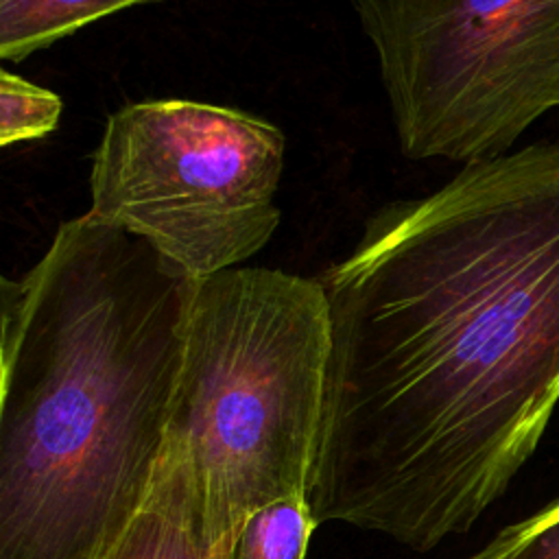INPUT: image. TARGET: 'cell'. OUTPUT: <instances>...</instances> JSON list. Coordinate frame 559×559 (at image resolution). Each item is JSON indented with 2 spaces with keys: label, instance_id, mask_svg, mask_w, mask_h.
<instances>
[{
  "label": "cell",
  "instance_id": "1",
  "mask_svg": "<svg viewBox=\"0 0 559 559\" xmlns=\"http://www.w3.org/2000/svg\"><path fill=\"white\" fill-rule=\"evenodd\" d=\"M319 280L310 513L430 550L507 491L559 402V138L380 207Z\"/></svg>",
  "mask_w": 559,
  "mask_h": 559
},
{
  "label": "cell",
  "instance_id": "2",
  "mask_svg": "<svg viewBox=\"0 0 559 559\" xmlns=\"http://www.w3.org/2000/svg\"><path fill=\"white\" fill-rule=\"evenodd\" d=\"M197 280L90 212L0 282V559H103L148 496Z\"/></svg>",
  "mask_w": 559,
  "mask_h": 559
},
{
  "label": "cell",
  "instance_id": "3",
  "mask_svg": "<svg viewBox=\"0 0 559 559\" xmlns=\"http://www.w3.org/2000/svg\"><path fill=\"white\" fill-rule=\"evenodd\" d=\"M330 362L319 277L234 266L197 280L162 456L188 485L203 544L306 498Z\"/></svg>",
  "mask_w": 559,
  "mask_h": 559
},
{
  "label": "cell",
  "instance_id": "4",
  "mask_svg": "<svg viewBox=\"0 0 559 559\" xmlns=\"http://www.w3.org/2000/svg\"><path fill=\"white\" fill-rule=\"evenodd\" d=\"M284 148L275 124L231 107L127 103L92 155L87 212L203 280L240 266L280 227Z\"/></svg>",
  "mask_w": 559,
  "mask_h": 559
},
{
  "label": "cell",
  "instance_id": "5",
  "mask_svg": "<svg viewBox=\"0 0 559 559\" xmlns=\"http://www.w3.org/2000/svg\"><path fill=\"white\" fill-rule=\"evenodd\" d=\"M402 155H504L559 109V0H349Z\"/></svg>",
  "mask_w": 559,
  "mask_h": 559
},
{
  "label": "cell",
  "instance_id": "6",
  "mask_svg": "<svg viewBox=\"0 0 559 559\" xmlns=\"http://www.w3.org/2000/svg\"><path fill=\"white\" fill-rule=\"evenodd\" d=\"M234 542L207 546L197 533L181 469L159 459L146 500L103 559H227Z\"/></svg>",
  "mask_w": 559,
  "mask_h": 559
},
{
  "label": "cell",
  "instance_id": "7",
  "mask_svg": "<svg viewBox=\"0 0 559 559\" xmlns=\"http://www.w3.org/2000/svg\"><path fill=\"white\" fill-rule=\"evenodd\" d=\"M148 0H0V57L22 61L90 22Z\"/></svg>",
  "mask_w": 559,
  "mask_h": 559
},
{
  "label": "cell",
  "instance_id": "8",
  "mask_svg": "<svg viewBox=\"0 0 559 559\" xmlns=\"http://www.w3.org/2000/svg\"><path fill=\"white\" fill-rule=\"evenodd\" d=\"M317 522L306 498H288L255 511L227 559H304Z\"/></svg>",
  "mask_w": 559,
  "mask_h": 559
},
{
  "label": "cell",
  "instance_id": "9",
  "mask_svg": "<svg viewBox=\"0 0 559 559\" xmlns=\"http://www.w3.org/2000/svg\"><path fill=\"white\" fill-rule=\"evenodd\" d=\"M61 98L9 70L0 72V144L11 146L52 133L61 118Z\"/></svg>",
  "mask_w": 559,
  "mask_h": 559
},
{
  "label": "cell",
  "instance_id": "10",
  "mask_svg": "<svg viewBox=\"0 0 559 559\" xmlns=\"http://www.w3.org/2000/svg\"><path fill=\"white\" fill-rule=\"evenodd\" d=\"M467 559H559V498L509 524Z\"/></svg>",
  "mask_w": 559,
  "mask_h": 559
}]
</instances>
